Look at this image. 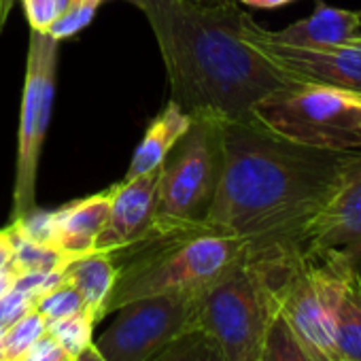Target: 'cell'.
Masks as SVG:
<instances>
[{"label": "cell", "instance_id": "28", "mask_svg": "<svg viewBox=\"0 0 361 361\" xmlns=\"http://www.w3.org/2000/svg\"><path fill=\"white\" fill-rule=\"evenodd\" d=\"M68 355L62 350V346L45 331L37 342L35 346L24 355L22 361H66Z\"/></svg>", "mask_w": 361, "mask_h": 361}, {"label": "cell", "instance_id": "36", "mask_svg": "<svg viewBox=\"0 0 361 361\" xmlns=\"http://www.w3.org/2000/svg\"><path fill=\"white\" fill-rule=\"evenodd\" d=\"M100 3H102V0H100Z\"/></svg>", "mask_w": 361, "mask_h": 361}, {"label": "cell", "instance_id": "16", "mask_svg": "<svg viewBox=\"0 0 361 361\" xmlns=\"http://www.w3.org/2000/svg\"><path fill=\"white\" fill-rule=\"evenodd\" d=\"M115 276L117 268L109 253L94 251L81 257H73L64 266V281L79 291L85 310L94 317L96 323L104 319V304L115 285Z\"/></svg>", "mask_w": 361, "mask_h": 361}, {"label": "cell", "instance_id": "10", "mask_svg": "<svg viewBox=\"0 0 361 361\" xmlns=\"http://www.w3.org/2000/svg\"><path fill=\"white\" fill-rule=\"evenodd\" d=\"M245 41L257 49L287 81L302 85L331 87L361 96V45L293 47L272 39L249 13L243 20Z\"/></svg>", "mask_w": 361, "mask_h": 361}, {"label": "cell", "instance_id": "8", "mask_svg": "<svg viewBox=\"0 0 361 361\" xmlns=\"http://www.w3.org/2000/svg\"><path fill=\"white\" fill-rule=\"evenodd\" d=\"M200 293H166L128 302L92 342L104 361H151L174 338L198 327Z\"/></svg>", "mask_w": 361, "mask_h": 361}, {"label": "cell", "instance_id": "33", "mask_svg": "<svg viewBox=\"0 0 361 361\" xmlns=\"http://www.w3.org/2000/svg\"><path fill=\"white\" fill-rule=\"evenodd\" d=\"M355 45H361V35H359V37L355 39Z\"/></svg>", "mask_w": 361, "mask_h": 361}, {"label": "cell", "instance_id": "13", "mask_svg": "<svg viewBox=\"0 0 361 361\" xmlns=\"http://www.w3.org/2000/svg\"><path fill=\"white\" fill-rule=\"evenodd\" d=\"M272 39L293 47H336L353 45L361 35V11L336 9L317 0L314 11L283 30H270Z\"/></svg>", "mask_w": 361, "mask_h": 361}, {"label": "cell", "instance_id": "37", "mask_svg": "<svg viewBox=\"0 0 361 361\" xmlns=\"http://www.w3.org/2000/svg\"><path fill=\"white\" fill-rule=\"evenodd\" d=\"M359 98H361V96H359Z\"/></svg>", "mask_w": 361, "mask_h": 361}, {"label": "cell", "instance_id": "29", "mask_svg": "<svg viewBox=\"0 0 361 361\" xmlns=\"http://www.w3.org/2000/svg\"><path fill=\"white\" fill-rule=\"evenodd\" d=\"M11 259H13V247L9 234L7 230H0V274L11 270Z\"/></svg>", "mask_w": 361, "mask_h": 361}, {"label": "cell", "instance_id": "7", "mask_svg": "<svg viewBox=\"0 0 361 361\" xmlns=\"http://www.w3.org/2000/svg\"><path fill=\"white\" fill-rule=\"evenodd\" d=\"M355 262L338 253H306L272 281L274 306L312 361H340L334 314Z\"/></svg>", "mask_w": 361, "mask_h": 361}, {"label": "cell", "instance_id": "2", "mask_svg": "<svg viewBox=\"0 0 361 361\" xmlns=\"http://www.w3.org/2000/svg\"><path fill=\"white\" fill-rule=\"evenodd\" d=\"M159 45L170 100L185 113L253 119V106L291 85L243 37L236 0H130Z\"/></svg>", "mask_w": 361, "mask_h": 361}, {"label": "cell", "instance_id": "26", "mask_svg": "<svg viewBox=\"0 0 361 361\" xmlns=\"http://www.w3.org/2000/svg\"><path fill=\"white\" fill-rule=\"evenodd\" d=\"M32 308H35V298L18 289H9L7 293L0 295V327L3 329L11 327Z\"/></svg>", "mask_w": 361, "mask_h": 361}, {"label": "cell", "instance_id": "34", "mask_svg": "<svg viewBox=\"0 0 361 361\" xmlns=\"http://www.w3.org/2000/svg\"><path fill=\"white\" fill-rule=\"evenodd\" d=\"M3 334H5V329H3V327H0V342H3Z\"/></svg>", "mask_w": 361, "mask_h": 361}, {"label": "cell", "instance_id": "25", "mask_svg": "<svg viewBox=\"0 0 361 361\" xmlns=\"http://www.w3.org/2000/svg\"><path fill=\"white\" fill-rule=\"evenodd\" d=\"M62 283H64V268L47 270V272H20V274L13 276L11 289L28 293L30 298H39V295L56 289Z\"/></svg>", "mask_w": 361, "mask_h": 361}, {"label": "cell", "instance_id": "9", "mask_svg": "<svg viewBox=\"0 0 361 361\" xmlns=\"http://www.w3.org/2000/svg\"><path fill=\"white\" fill-rule=\"evenodd\" d=\"M56 71H58V41L43 30H32L28 62H26L20 132H18V164H16L11 221L30 213L37 202L39 161H41V151L54 109Z\"/></svg>", "mask_w": 361, "mask_h": 361}, {"label": "cell", "instance_id": "1", "mask_svg": "<svg viewBox=\"0 0 361 361\" xmlns=\"http://www.w3.org/2000/svg\"><path fill=\"white\" fill-rule=\"evenodd\" d=\"M224 174L204 224L276 276L308 253L310 232L359 151L295 145L255 119L224 123Z\"/></svg>", "mask_w": 361, "mask_h": 361}, {"label": "cell", "instance_id": "27", "mask_svg": "<svg viewBox=\"0 0 361 361\" xmlns=\"http://www.w3.org/2000/svg\"><path fill=\"white\" fill-rule=\"evenodd\" d=\"M24 7L32 30H45L58 18L56 0H24Z\"/></svg>", "mask_w": 361, "mask_h": 361}, {"label": "cell", "instance_id": "19", "mask_svg": "<svg viewBox=\"0 0 361 361\" xmlns=\"http://www.w3.org/2000/svg\"><path fill=\"white\" fill-rule=\"evenodd\" d=\"M151 361H228L221 346L202 327H194L174 338Z\"/></svg>", "mask_w": 361, "mask_h": 361}, {"label": "cell", "instance_id": "21", "mask_svg": "<svg viewBox=\"0 0 361 361\" xmlns=\"http://www.w3.org/2000/svg\"><path fill=\"white\" fill-rule=\"evenodd\" d=\"M45 317L35 308L5 329L0 342V361H22L35 342L45 334Z\"/></svg>", "mask_w": 361, "mask_h": 361}, {"label": "cell", "instance_id": "23", "mask_svg": "<svg viewBox=\"0 0 361 361\" xmlns=\"http://www.w3.org/2000/svg\"><path fill=\"white\" fill-rule=\"evenodd\" d=\"M35 310L41 312L45 317V321H54V319H64V317L83 312L85 304H83L79 291L64 281L56 289L35 298Z\"/></svg>", "mask_w": 361, "mask_h": 361}, {"label": "cell", "instance_id": "11", "mask_svg": "<svg viewBox=\"0 0 361 361\" xmlns=\"http://www.w3.org/2000/svg\"><path fill=\"white\" fill-rule=\"evenodd\" d=\"M157 183L159 168L147 174L123 178L113 188L109 219L94 243V251L111 253L145 238L157 217Z\"/></svg>", "mask_w": 361, "mask_h": 361}, {"label": "cell", "instance_id": "15", "mask_svg": "<svg viewBox=\"0 0 361 361\" xmlns=\"http://www.w3.org/2000/svg\"><path fill=\"white\" fill-rule=\"evenodd\" d=\"M190 126H192V115L170 100L164 106V111L149 123L140 145L134 151L126 178H134L151 170H157L164 164L170 149L188 132Z\"/></svg>", "mask_w": 361, "mask_h": 361}, {"label": "cell", "instance_id": "32", "mask_svg": "<svg viewBox=\"0 0 361 361\" xmlns=\"http://www.w3.org/2000/svg\"><path fill=\"white\" fill-rule=\"evenodd\" d=\"M81 3H98V5H100V0H71V7L81 5Z\"/></svg>", "mask_w": 361, "mask_h": 361}, {"label": "cell", "instance_id": "22", "mask_svg": "<svg viewBox=\"0 0 361 361\" xmlns=\"http://www.w3.org/2000/svg\"><path fill=\"white\" fill-rule=\"evenodd\" d=\"M259 361H312L279 310H274V317L268 325Z\"/></svg>", "mask_w": 361, "mask_h": 361}, {"label": "cell", "instance_id": "6", "mask_svg": "<svg viewBox=\"0 0 361 361\" xmlns=\"http://www.w3.org/2000/svg\"><path fill=\"white\" fill-rule=\"evenodd\" d=\"M266 130L325 151L361 149V98L331 87L291 83L253 106Z\"/></svg>", "mask_w": 361, "mask_h": 361}, {"label": "cell", "instance_id": "14", "mask_svg": "<svg viewBox=\"0 0 361 361\" xmlns=\"http://www.w3.org/2000/svg\"><path fill=\"white\" fill-rule=\"evenodd\" d=\"M113 188L56 211V243L68 259L94 253V243L102 232L111 211Z\"/></svg>", "mask_w": 361, "mask_h": 361}, {"label": "cell", "instance_id": "17", "mask_svg": "<svg viewBox=\"0 0 361 361\" xmlns=\"http://www.w3.org/2000/svg\"><path fill=\"white\" fill-rule=\"evenodd\" d=\"M334 344L340 361H361V274L353 266L334 314Z\"/></svg>", "mask_w": 361, "mask_h": 361}, {"label": "cell", "instance_id": "35", "mask_svg": "<svg viewBox=\"0 0 361 361\" xmlns=\"http://www.w3.org/2000/svg\"><path fill=\"white\" fill-rule=\"evenodd\" d=\"M66 361H75V359H71V357H68V359H66Z\"/></svg>", "mask_w": 361, "mask_h": 361}, {"label": "cell", "instance_id": "31", "mask_svg": "<svg viewBox=\"0 0 361 361\" xmlns=\"http://www.w3.org/2000/svg\"><path fill=\"white\" fill-rule=\"evenodd\" d=\"M75 361H104V359L98 355V350H96L94 346H90V348H85V350H83Z\"/></svg>", "mask_w": 361, "mask_h": 361}, {"label": "cell", "instance_id": "20", "mask_svg": "<svg viewBox=\"0 0 361 361\" xmlns=\"http://www.w3.org/2000/svg\"><path fill=\"white\" fill-rule=\"evenodd\" d=\"M94 325H96L94 317L87 310H83V312H77L73 317L47 321L45 331L62 346V350L71 359H77L85 348L92 346Z\"/></svg>", "mask_w": 361, "mask_h": 361}, {"label": "cell", "instance_id": "5", "mask_svg": "<svg viewBox=\"0 0 361 361\" xmlns=\"http://www.w3.org/2000/svg\"><path fill=\"white\" fill-rule=\"evenodd\" d=\"M268 274L245 255L198 298V327L221 346L228 361H259L274 317Z\"/></svg>", "mask_w": 361, "mask_h": 361}, {"label": "cell", "instance_id": "12", "mask_svg": "<svg viewBox=\"0 0 361 361\" xmlns=\"http://www.w3.org/2000/svg\"><path fill=\"white\" fill-rule=\"evenodd\" d=\"M338 253L350 262L361 257V161L346 174L317 217L308 253Z\"/></svg>", "mask_w": 361, "mask_h": 361}, {"label": "cell", "instance_id": "18", "mask_svg": "<svg viewBox=\"0 0 361 361\" xmlns=\"http://www.w3.org/2000/svg\"><path fill=\"white\" fill-rule=\"evenodd\" d=\"M11 247H13V259H11V270L16 274L20 272H47V270H60L66 266L68 257L58 251L56 247L35 243L26 238L22 232H18L13 226L7 228Z\"/></svg>", "mask_w": 361, "mask_h": 361}, {"label": "cell", "instance_id": "4", "mask_svg": "<svg viewBox=\"0 0 361 361\" xmlns=\"http://www.w3.org/2000/svg\"><path fill=\"white\" fill-rule=\"evenodd\" d=\"M226 119L198 113L159 166L155 224H204L224 174Z\"/></svg>", "mask_w": 361, "mask_h": 361}, {"label": "cell", "instance_id": "3", "mask_svg": "<svg viewBox=\"0 0 361 361\" xmlns=\"http://www.w3.org/2000/svg\"><path fill=\"white\" fill-rule=\"evenodd\" d=\"M109 255L117 276L104 304V317L149 295L202 293L243 259L245 245L207 224H155L145 238Z\"/></svg>", "mask_w": 361, "mask_h": 361}, {"label": "cell", "instance_id": "24", "mask_svg": "<svg viewBox=\"0 0 361 361\" xmlns=\"http://www.w3.org/2000/svg\"><path fill=\"white\" fill-rule=\"evenodd\" d=\"M98 9V3H81V5H75V7H68L64 13H60L43 32H47L51 39H56L58 43L62 39H68V37H75L77 32H81L94 18Z\"/></svg>", "mask_w": 361, "mask_h": 361}, {"label": "cell", "instance_id": "30", "mask_svg": "<svg viewBox=\"0 0 361 361\" xmlns=\"http://www.w3.org/2000/svg\"><path fill=\"white\" fill-rule=\"evenodd\" d=\"M236 3L257 7V9H276V7H285V5L293 3V0H236Z\"/></svg>", "mask_w": 361, "mask_h": 361}]
</instances>
